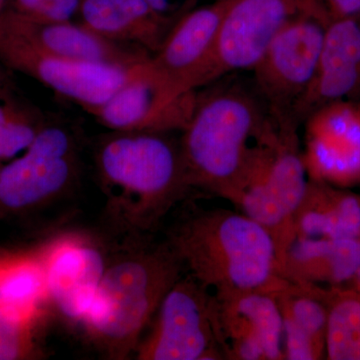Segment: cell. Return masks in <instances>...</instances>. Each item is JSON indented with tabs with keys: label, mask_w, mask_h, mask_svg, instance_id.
Instances as JSON below:
<instances>
[{
	"label": "cell",
	"mask_w": 360,
	"mask_h": 360,
	"mask_svg": "<svg viewBox=\"0 0 360 360\" xmlns=\"http://www.w3.org/2000/svg\"><path fill=\"white\" fill-rule=\"evenodd\" d=\"M214 296L226 359H284L283 321L274 290Z\"/></svg>",
	"instance_id": "obj_13"
},
{
	"label": "cell",
	"mask_w": 360,
	"mask_h": 360,
	"mask_svg": "<svg viewBox=\"0 0 360 360\" xmlns=\"http://www.w3.org/2000/svg\"><path fill=\"white\" fill-rule=\"evenodd\" d=\"M326 286L283 278L274 290L283 321L284 359L326 357L328 304Z\"/></svg>",
	"instance_id": "obj_18"
},
{
	"label": "cell",
	"mask_w": 360,
	"mask_h": 360,
	"mask_svg": "<svg viewBox=\"0 0 360 360\" xmlns=\"http://www.w3.org/2000/svg\"><path fill=\"white\" fill-rule=\"evenodd\" d=\"M359 91L360 20H330L314 80L295 111L296 120H305L321 106L349 99Z\"/></svg>",
	"instance_id": "obj_17"
},
{
	"label": "cell",
	"mask_w": 360,
	"mask_h": 360,
	"mask_svg": "<svg viewBox=\"0 0 360 360\" xmlns=\"http://www.w3.org/2000/svg\"><path fill=\"white\" fill-rule=\"evenodd\" d=\"M148 335L135 348L139 360L226 359L214 295L186 274L161 302Z\"/></svg>",
	"instance_id": "obj_6"
},
{
	"label": "cell",
	"mask_w": 360,
	"mask_h": 360,
	"mask_svg": "<svg viewBox=\"0 0 360 360\" xmlns=\"http://www.w3.org/2000/svg\"><path fill=\"white\" fill-rule=\"evenodd\" d=\"M46 281L47 302L66 319L82 323L110 257L96 238L68 232L39 248Z\"/></svg>",
	"instance_id": "obj_11"
},
{
	"label": "cell",
	"mask_w": 360,
	"mask_h": 360,
	"mask_svg": "<svg viewBox=\"0 0 360 360\" xmlns=\"http://www.w3.org/2000/svg\"><path fill=\"white\" fill-rule=\"evenodd\" d=\"M2 4H4V0H0V14H1Z\"/></svg>",
	"instance_id": "obj_32"
},
{
	"label": "cell",
	"mask_w": 360,
	"mask_h": 360,
	"mask_svg": "<svg viewBox=\"0 0 360 360\" xmlns=\"http://www.w3.org/2000/svg\"><path fill=\"white\" fill-rule=\"evenodd\" d=\"M25 155L0 169V205L11 212L58 202L79 180V153L65 127L46 124Z\"/></svg>",
	"instance_id": "obj_8"
},
{
	"label": "cell",
	"mask_w": 360,
	"mask_h": 360,
	"mask_svg": "<svg viewBox=\"0 0 360 360\" xmlns=\"http://www.w3.org/2000/svg\"><path fill=\"white\" fill-rule=\"evenodd\" d=\"M326 359L360 360V293L347 285L326 290Z\"/></svg>",
	"instance_id": "obj_23"
},
{
	"label": "cell",
	"mask_w": 360,
	"mask_h": 360,
	"mask_svg": "<svg viewBox=\"0 0 360 360\" xmlns=\"http://www.w3.org/2000/svg\"><path fill=\"white\" fill-rule=\"evenodd\" d=\"M319 8L329 20L359 18L360 0H316Z\"/></svg>",
	"instance_id": "obj_27"
},
{
	"label": "cell",
	"mask_w": 360,
	"mask_h": 360,
	"mask_svg": "<svg viewBox=\"0 0 360 360\" xmlns=\"http://www.w3.org/2000/svg\"><path fill=\"white\" fill-rule=\"evenodd\" d=\"M148 59L136 75L113 94L92 115L113 131H163L186 127L196 91L174 101L156 77Z\"/></svg>",
	"instance_id": "obj_14"
},
{
	"label": "cell",
	"mask_w": 360,
	"mask_h": 360,
	"mask_svg": "<svg viewBox=\"0 0 360 360\" xmlns=\"http://www.w3.org/2000/svg\"><path fill=\"white\" fill-rule=\"evenodd\" d=\"M295 231V238H360L359 194L309 179Z\"/></svg>",
	"instance_id": "obj_21"
},
{
	"label": "cell",
	"mask_w": 360,
	"mask_h": 360,
	"mask_svg": "<svg viewBox=\"0 0 360 360\" xmlns=\"http://www.w3.org/2000/svg\"><path fill=\"white\" fill-rule=\"evenodd\" d=\"M233 0H217L184 14L151 56V68L174 101L195 91L198 73L212 51L220 23Z\"/></svg>",
	"instance_id": "obj_16"
},
{
	"label": "cell",
	"mask_w": 360,
	"mask_h": 360,
	"mask_svg": "<svg viewBox=\"0 0 360 360\" xmlns=\"http://www.w3.org/2000/svg\"><path fill=\"white\" fill-rule=\"evenodd\" d=\"M297 123L290 116L269 115L229 200L269 232L278 266L295 239V215L309 184Z\"/></svg>",
	"instance_id": "obj_5"
},
{
	"label": "cell",
	"mask_w": 360,
	"mask_h": 360,
	"mask_svg": "<svg viewBox=\"0 0 360 360\" xmlns=\"http://www.w3.org/2000/svg\"><path fill=\"white\" fill-rule=\"evenodd\" d=\"M0 32L51 56L72 60L132 68L151 58L139 45L106 39L84 25L42 22L14 11L0 14Z\"/></svg>",
	"instance_id": "obj_15"
},
{
	"label": "cell",
	"mask_w": 360,
	"mask_h": 360,
	"mask_svg": "<svg viewBox=\"0 0 360 360\" xmlns=\"http://www.w3.org/2000/svg\"><path fill=\"white\" fill-rule=\"evenodd\" d=\"M303 161L309 179L347 188L360 182V103L342 99L305 120Z\"/></svg>",
	"instance_id": "obj_12"
},
{
	"label": "cell",
	"mask_w": 360,
	"mask_h": 360,
	"mask_svg": "<svg viewBox=\"0 0 360 360\" xmlns=\"http://www.w3.org/2000/svg\"><path fill=\"white\" fill-rule=\"evenodd\" d=\"M6 75H4V73L2 72L1 70H0V86H2V85H4L6 84Z\"/></svg>",
	"instance_id": "obj_31"
},
{
	"label": "cell",
	"mask_w": 360,
	"mask_h": 360,
	"mask_svg": "<svg viewBox=\"0 0 360 360\" xmlns=\"http://www.w3.org/2000/svg\"><path fill=\"white\" fill-rule=\"evenodd\" d=\"M79 11L90 30L115 41L139 45L151 56L175 23L146 0H82Z\"/></svg>",
	"instance_id": "obj_20"
},
{
	"label": "cell",
	"mask_w": 360,
	"mask_h": 360,
	"mask_svg": "<svg viewBox=\"0 0 360 360\" xmlns=\"http://www.w3.org/2000/svg\"><path fill=\"white\" fill-rule=\"evenodd\" d=\"M110 257L82 323L87 340L110 359H129L161 302L184 276V266L167 240L134 239Z\"/></svg>",
	"instance_id": "obj_3"
},
{
	"label": "cell",
	"mask_w": 360,
	"mask_h": 360,
	"mask_svg": "<svg viewBox=\"0 0 360 360\" xmlns=\"http://www.w3.org/2000/svg\"><path fill=\"white\" fill-rule=\"evenodd\" d=\"M328 22L315 13L293 18L252 70L255 89L272 115L296 120L295 111L314 80Z\"/></svg>",
	"instance_id": "obj_9"
},
{
	"label": "cell",
	"mask_w": 360,
	"mask_h": 360,
	"mask_svg": "<svg viewBox=\"0 0 360 360\" xmlns=\"http://www.w3.org/2000/svg\"><path fill=\"white\" fill-rule=\"evenodd\" d=\"M196 94L182 130L180 151L191 189L229 200L236 191L251 146L269 111L257 91L239 82H217ZM257 90V89H255Z\"/></svg>",
	"instance_id": "obj_4"
},
{
	"label": "cell",
	"mask_w": 360,
	"mask_h": 360,
	"mask_svg": "<svg viewBox=\"0 0 360 360\" xmlns=\"http://www.w3.org/2000/svg\"><path fill=\"white\" fill-rule=\"evenodd\" d=\"M360 265V238H296L279 266V274L292 283L343 286Z\"/></svg>",
	"instance_id": "obj_19"
},
{
	"label": "cell",
	"mask_w": 360,
	"mask_h": 360,
	"mask_svg": "<svg viewBox=\"0 0 360 360\" xmlns=\"http://www.w3.org/2000/svg\"><path fill=\"white\" fill-rule=\"evenodd\" d=\"M0 60L79 104L90 115L129 82L144 63L123 68L58 58L2 32Z\"/></svg>",
	"instance_id": "obj_10"
},
{
	"label": "cell",
	"mask_w": 360,
	"mask_h": 360,
	"mask_svg": "<svg viewBox=\"0 0 360 360\" xmlns=\"http://www.w3.org/2000/svg\"><path fill=\"white\" fill-rule=\"evenodd\" d=\"M39 323H21L0 317V360L32 359L40 356L34 338Z\"/></svg>",
	"instance_id": "obj_25"
},
{
	"label": "cell",
	"mask_w": 360,
	"mask_h": 360,
	"mask_svg": "<svg viewBox=\"0 0 360 360\" xmlns=\"http://www.w3.org/2000/svg\"><path fill=\"white\" fill-rule=\"evenodd\" d=\"M309 13L324 15L316 0H233L196 78L195 89L238 71L255 70L284 25Z\"/></svg>",
	"instance_id": "obj_7"
},
{
	"label": "cell",
	"mask_w": 360,
	"mask_h": 360,
	"mask_svg": "<svg viewBox=\"0 0 360 360\" xmlns=\"http://www.w3.org/2000/svg\"><path fill=\"white\" fill-rule=\"evenodd\" d=\"M146 1L155 9L156 13L170 20L169 16L167 15L168 11H170V6H172L170 0H146Z\"/></svg>",
	"instance_id": "obj_28"
},
{
	"label": "cell",
	"mask_w": 360,
	"mask_h": 360,
	"mask_svg": "<svg viewBox=\"0 0 360 360\" xmlns=\"http://www.w3.org/2000/svg\"><path fill=\"white\" fill-rule=\"evenodd\" d=\"M45 125L37 110L0 86V160L25 151Z\"/></svg>",
	"instance_id": "obj_24"
},
{
	"label": "cell",
	"mask_w": 360,
	"mask_h": 360,
	"mask_svg": "<svg viewBox=\"0 0 360 360\" xmlns=\"http://www.w3.org/2000/svg\"><path fill=\"white\" fill-rule=\"evenodd\" d=\"M165 240L214 295L274 290L283 281L274 238L239 210L195 208L170 226Z\"/></svg>",
	"instance_id": "obj_2"
},
{
	"label": "cell",
	"mask_w": 360,
	"mask_h": 360,
	"mask_svg": "<svg viewBox=\"0 0 360 360\" xmlns=\"http://www.w3.org/2000/svg\"><path fill=\"white\" fill-rule=\"evenodd\" d=\"M0 169H1V168H0Z\"/></svg>",
	"instance_id": "obj_33"
},
{
	"label": "cell",
	"mask_w": 360,
	"mask_h": 360,
	"mask_svg": "<svg viewBox=\"0 0 360 360\" xmlns=\"http://www.w3.org/2000/svg\"><path fill=\"white\" fill-rule=\"evenodd\" d=\"M167 134L115 131L97 146L106 219L131 240L155 231L191 191L180 143Z\"/></svg>",
	"instance_id": "obj_1"
},
{
	"label": "cell",
	"mask_w": 360,
	"mask_h": 360,
	"mask_svg": "<svg viewBox=\"0 0 360 360\" xmlns=\"http://www.w3.org/2000/svg\"><path fill=\"white\" fill-rule=\"evenodd\" d=\"M347 285L354 288V290L360 293V265L357 271L355 272L354 278H352Z\"/></svg>",
	"instance_id": "obj_29"
},
{
	"label": "cell",
	"mask_w": 360,
	"mask_h": 360,
	"mask_svg": "<svg viewBox=\"0 0 360 360\" xmlns=\"http://www.w3.org/2000/svg\"><path fill=\"white\" fill-rule=\"evenodd\" d=\"M82 0H14L16 13L42 22H66Z\"/></svg>",
	"instance_id": "obj_26"
},
{
	"label": "cell",
	"mask_w": 360,
	"mask_h": 360,
	"mask_svg": "<svg viewBox=\"0 0 360 360\" xmlns=\"http://www.w3.org/2000/svg\"><path fill=\"white\" fill-rule=\"evenodd\" d=\"M13 255V253H6V255H0V266L4 264L6 260L8 259L9 257Z\"/></svg>",
	"instance_id": "obj_30"
},
{
	"label": "cell",
	"mask_w": 360,
	"mask_h": 360,
	"mask_svg": "<svg viewBox=\"0 0 360 360\" xmlns=\"http://www.w3.org/2000/svg\"><path fill=\"white\" fill-rule=\"evenodd\" d=\"M46 281L39 250L13 253L0 266V315L15 321H41Z\"/></svg>",
	"instance_id": "obj_22"
}]
</instances>
